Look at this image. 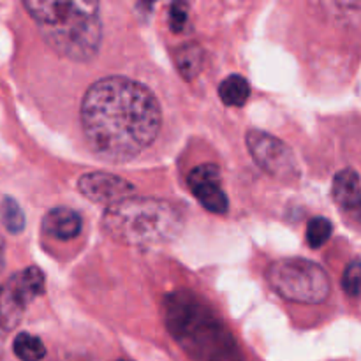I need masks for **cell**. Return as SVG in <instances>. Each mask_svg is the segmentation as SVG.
<instances>
[{
	"instance_id": "d6986e66",
	"label": "cell",
	"mask_w": 361,
	"mask_h": 361,
	"mask_svg": "<svg viewBox=\"0 0 361 361\" xmlns=\"http://www.w3.org/2000/svg\"><path fill=\"white\" fill-rule=\"evenodd\" d=\"M118 361H127V360H118Z\"/></svg>"
},
{
	"instance_id": "8992f818",
	"label": "cell",
	"mask_w": 361,
	"mask_h": 361,
	"mask_svg": "<svg viewBox=\"0 0 361 361\" xmlns=\"http://www.w3.org/2000/svg\"><path fill=\"white\" fill-rule=\"evenodd\" d=\"M44 293V274L28 267L7 279L0 288V330H13L20 323L25 309Z\"/></svg>"
},
{
	"instance_id": "277c9868",
	"label": "cell",
	"mask_w": 361,
	"mask_h": 361,
	"mask_svg": "<svg viewBox=\"0 0 361 361\" xmlns=\"http://www.w3.org/2000/svg\"><path fill=\"white\" fill-rule=\"evenodd\" d=\"M102 229L115 242L154 247L175 238L182 229V214L175 204L157 197H129L108 207Z\"/></svg>"
},
{
	"instance_id": "3957f363",
	"label": "cell",
	"mask_w": 361,
	"mask_h": 361,
	"mask_svg": "<svg viewBox=\"0 0 361 361\" xmlns=\"http://www.w3.org/2000/svg\"><path fill=\"white\" fill-rule=\"evenodd\" d=\"M25 9L53 49L76 62L92 60L102 37L99 4L27 0Z\"/></svg>"
},
{
	"instance_id": "ac0fdd59",
	"label": "cell",
	"mask_w": 361,
	"mask_h": 361,
	"mask_svg": "<svg viewBox=\"0 0 361 361\" xmlns=\"http://www.w3.org/2000/svg\"><path fill=\"white\" fill-rule=\"evenodd\" d=\"M187 20H189V6L183 2H175L169 7V28L175 34L185 28Z\"/></svg>"
},
{
	"instance_id": "52a82bcc",
	"label": "cell",
	"mask_w": 361,
	"mask_h": 361,
	"mask_svg": "<svg viewBox=\"0 0 361 361\" xmlns=\"http://www.w3.org/2000/svg\"><path fill=\"white\" fill-rule=\"evenodd\" d=\"M247 148L263 171L275 178H293L296 173L295 155L291 148L279 137L259 129H250L247 133Z\"/></svg>"
},
{
	"instance_id": "9a60e30c",
	"label": "cell",
	"mask_w": 361,
	"mask_h": 361,
	"mask_svg": "<svg viewBox=\"0 0 361 361\" xmlns=\"http://www.w3.org/2000/svg\"><path fill=\"white\" fill-rule=\"evenodd\" d=\"M176 62H178L180 74L187 80H192L194 76H197L201 71V63H203V51H201L200 46H187L180 51V55L176 56Z\"/></svg>"
},
{
	"instance_id": "ba28073f",
	"label": "cell",
	"mask_w": 361,
	"mask_h": 361,
	"mask_svg": "<svg viewBox=\"0 0 361 361\" xmlns=\"http://www.w3.org/2000/svg\"><path fill=\"white\" fill-rule=\"evenodd\" d=\"M78 190L83 194L87 200L92 203L106 204V207H113V204L120 203L123 200H129L134 194L136 187L130 182H127L122 176L111 175V173H87L78 182Z\"/></svg>"
},
{
	"instance_id": "4fadbf2b",
	"label": "cell",
	"mask_w": 361,
	"mask_h": 361,
	"mask_svg": "<svg viewBox=\"0 0 361 361\" xmlns=\"http://www.w3.org/2000/svg\"><path fill=\"white\" fill-rule=\"evenodd\" d=\"M13 351L21 361H41L46 356V348L41 338L27 331L16 335L13 342Z\"/></svg>"
},
{
	"instance_id": "5bb4252c",
	"label": "cell",
	"mask_w": 361,
	"mask_h": 361,
	"mask_svg": "<svg viewBox=\"0 0 361 361\" xmlns=\"http://www.w3.org/2000/svg\"><path fill=\"white\" fill-rule=\"evenodd\" d=\"M0 222L11 235H20L25 229V215L13 197H4L0 203Z\"/></svg>"
},
{
	"instance_id": "9c48e42d",
	"label": "cell",
	"mask_w": 361,
	"mask_h": 361,
	"mask_svg": "<svg viewBox=\"0 0 361 361\" xmlns=\"http://www.w3.org/2000/svg\"><path fill=\"white\" fill-rule=\"evenodd\" d=\"M221 171L215 164H201L189 175V187L201 203L212 214H226L229 201L221 187Z\"/></svg>"
},
{
	"instance_id": "30bf717a",
	"label": "cell",
	"mask_w": 361,
	"mask_h": 361,
	"mask_svg": "<svg viewBox=\"0 0 361 361\" xmlns=\"http://www.w3.org/2000/svg\"><path fill=\"white\" fill-rule=\"evenodd\" d=\"M334 200L345 214L355 215L361 221V182L355 169H342L334 178L331 187Z\"/></svg>"
},
{
	"instance_id": "7c38bea8",
	"label": "cell",
	"mask_w": 361,
	"mask_h": 361,
	"mask_svg": "<svg viewBox=\"0 0 361 361\" xmlns=\"http://www.w3.org/2000/svg\"><path fill=\"white\" fill-rule=\"evenodd\" d=\"M250 95V87L247 80L240 74H231L219 85V97L226 106H243Z\"/></svg>"
},
{
	"instance_id": "8fae6325",
	"label": "cell",
	"mask_w": 361,
	"mask_h": 361,
	"mask_svg": "<svg viewBox=\"0 0 361 361\" xmlns=\"http://www.w3.org/2000/svg\"><path fill=\"white\" fill-rule=\"evenodd\" d=\"M42 228L56 240H73L81 233V217L71 208L59 207L46 214Z\"/></svg>"
},
{
	"instance_id": "6da1fadb",
	"label": "cell",
	"mask_w": 361,
	"mask_h": 361,
	"mask_svg": "<svg viewBox=\"0 0 361 361\" xmlns=\"http://www.w3.org/2000/svg\"><path fill=\"white\" fill-rule=\"evenodd\" d=\"M162 111L145 85L123 76L95 81L81 102V127L92 150L104 161L126 162L159 136Z\"/></svg>"
},
{
	"instance_id": "7a4b0ae2",
	"label": "cell",
	"mask_w": 361,
	"mask_h": 361,
	"mask_svg": "<svg viewBox=\"0 0 361 361\" xmlns=\"http://www.w3.org/2000/svg\"><path fill=\"white\" fill-rule=\"evenodd\" d=\"M164 317L169 334L194 361H245L228 326L194 293L169 295Z\"/></svg>"
},
{
	"instance_id": "2e32d148",
	"label": "cell",
	"mask_w": 361,
	"mask_h": 361,
	"mask_svg": "<svg viewBox=\"0 0 361 361\" xmlns=\"http://www.w3.org/2000/svg\"><path fill=\"white\" fill-rule=\"evenodd\" d=\"M334 226L326 217H314L307 226V243L312 249H319L330 240Z\"/></svg>"
},
{
	"instance_id": "5b68a950",
	"label": "cell",
	"mask_w": 361,
	"mask_h": 361,
	"mask_svg": "<svg viewBox=\"0 0 361 361\" xmlns=\"http://www.w3.org/2000/svg\"><path fill=\"white\" fill-rule=\"evenodd\" d=\"M267 281L275 293L289 302L317 305L330 295V277L321 264L302 257H288L270 264Z\"/></svg>"
},
{
	"instance_id": "e0dca14e",
	"label": "cell",
	"mask_w": 361,
	"mask_h": 361,
	"mask_svg": "<svg viewBox=\"0 0 361 361\" xmlns=\"http://www.w3.org/2000/svg\"><path fill=\"white\" fill-rule=\"evenodd\" d=\"M342 289L349 298L361 296V259H355L345 267L342 275Z\"/></svg>"
}]
</instances>
